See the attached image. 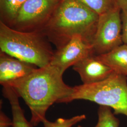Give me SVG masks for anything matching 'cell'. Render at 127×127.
<instances>
[{
    "instance_id": "1",
    "label": "cell",
    "mask_w": 127,
    "mask_h": 127,
    "mask_svg": "<svg viewBox=\"0 0 127 127\" xmlns=\"http://www.w3.org/2000/svg\"><path fill=\"white\" fill-rule=\"evenodd\" d=\"M63 74L58 68L49 64L38 67L27 76L7 84L29 108L30 122L32 127L46 119V114L52 104L63 103L73 93V87L64 82Z\"/></svg>"
},
{
    "instance_id": "2",
    "label": "cell",
    "mask_w": 127,
    "mask_h": 127,
    "mask_svg": "<svg viewBox=\"0 0 127 127\" xmlns=\"http://www.w3.org/2000/svg\"><path fill=\"white\" fill-rule=\"evenodd\" d=\"M99 15L78 0H60L42 32L57 49L75 35L91 44Z\"/></svg>"
},
{
    "instance_id": "3",
    "label": "cell",
    "mask_w": 127,
    "mask_h": 127,
    "mask_svg": "<svg viewBox=\"0 0 127 127\" xmlns=\"http://www.w3.org/2000/svg\"><path fill=\"white\" fill-rule=\"evenodd\" d=\"M41 32L16 30L0 22V49L14 58L42 68L49 65L54 52Z\"/></svg>"
},
{
    "instance_id": "4",
    "label": "cell",
    "mask_w": 127,
    "mask_h": 127,
    "mask_svg": "<svg viewBox=\"0 0 127 127\" xmlns=\"http://www.w3.org/2000/svg\"><path fill=\"white\" fill-rule=\"evenodd\" d=\"M76 100H88L108 106L115 115L127 117V78L114 71L103 81L73 87V93L63 103Z\"/></svg>"
},
{
    "instance_id": "5",
    "label": "cell",
    "mask_w": 127,
    "mask_h": 127,
    "mask_svg": "<svg viewBox=\"0 0 127 127\" xmlns=\"http://www.w3.org/2000/svg\"><path fill=\"white\" fill-rule=\"evenodd\" d=\"M121 10L116 7L99 16L91 43L94 55L107 53L123 44Z\"/></svg>"
},
{
    "instance_id": "6",
    "label": "cell",
    "mask_w": 127,
    "mask_h": 127,
    "mask_svg": "<svg viewBox=\"0 0 127 127\" xmlns=\"http://www.w3.org/2000/svg\"><path fill=\"white\" fill-rule=\"evenodd\" d=\"M60 0H27L11 27L25 32H41Z\"/></svg>"
},
{
    "instance_id": "7",
    "label": "cell",
    "mask_w": 127,
    "mask_h": 127,
    "mask_svg": "<svg viewBox=\"0 0 127 127\" xmlns=\"http://www.w3.org/2000/svg\"><path fill=\"white\" fill-rule=\"evenodd\" d=\"M93 55L92 45L81 35L77 34L54 52L50 64L64 73L69 67Z\"/></svg>"
},
{
    "instance_id": "8",
    "label": "cell",
    "mask_w": 127,
    "mask_h": 127,
    "mask_svg": "<svg viewBox=\"0 0 127 127\" xmlns=\"http://www.w3.org/2000/svg\"><path fill=\"white\" fill-rule=\"evenodd\" d=\"M73 70L81 77L83 84H90L103 81L110 77L114 70L91 55L83 59L73 66Z\"/></svg>"
},
{
    "instance_id": "9",
    "label": "cell",
    "mask_w": 127,
    "mask_h": 127,
    "mask_svg": "<svg viewBox=\"0 0 127 127\" xmlns=\"http://www.w3.org/2000/svg\"><path fill=\"white\" fill-rule=\"evenodd\" d=\"M38 67L0 52V84L2 86L26 77Z\"/></svg>"
},
{
    "instance_id": "10",
    "label": "cell",
    "mask_w": 127,
    "mask_h": 127,
    "mask_svg": "<svg viewBox=\"0 0 127 127\" xmlns=\"http://www.w3.org/2000/svg\"><path fill=\"white\" fill-rule=\"evenodd\" d=\"M95 56L114 71L127 78V44L123 43L107 53Z\"/></svg>"
},
{
    "instance_id": "11",
    "label": "cell",
    "mask_w": 127,
    "mask_h": 127,
    "mask_svg": "<svg viewBox=\"0 0 127 127\" xmlns=\"http://www.w3.org/2000/svg\"><path fill=\"white\" fill-rule=\"evenodd\" d=\"M2 94L7 99L11 108L12 127H33L26 118L23 109L19 102V97L11 87L6 86L2 88Z\"/></svg>"
},
{
    "instance_id": "12",
    "label": "cell",
    "mask_w": 127,
    "mask_h": 127,
    "mask_svg": "<svg viewBox=\"0 0 127 127\" xmlns=\"http://www.w3.org/2000/svg\"><path fill=\"white\" fill-rule=\"evenodd\" d=\"M27 0H0L1 21L11 27Z\"/></svg>"
},
{
    "instance_id": "13",
    "label": "cell",
    "mask_w": 127,
    "mask_h": 127,
    "mask_svg": "<svg viewBox=\"0 0 127 127\" xmlns=\"http://www.w3.org/2000/svg\"><path fill=\"white\" fill-rule=\"evenodd\" d=\"M98 121L94 127H119L120 121L115 116L112 109L100 105L97 111Z\"/></svg>"
},
{
    "instance_id": "14",
    "label": "cell",
    "mask_w": 127,
    "mask_h": 127,
    "mask_svg": "<svg viewBox=\"0 0 127 127\" xmlns=\"http://www.w3.org/2000/svg\"><path fill=\"white\" fill-rule=\"evenodd\" d=\"M99 16L118 7L116 0H78Z\"/></svg>"
},
{
    "instance_id": "15",
    "label": "cell",
    "mask_w": 127,
    "mask_h": 127,
    "mask_svg": "<svg viewBox=\"0 0 127 127\" xmlns=\"http://www.w3.org/2000/svg\"><path fill=\"white\" fill-rule=\"evenodd\" d=\"M86 118L85 114L76 115L68 119L59 118L55 122H50L45 119L42 123L44 127H72Z\"/></svg>"
},
{
    "instance_id": "16",
    "label": "cell",
    "mask_w": 127,
    "mask_h": 127,
    "mask_svg": "<svg viewBox=\"0 0 127 127\" xmlns=\"http://www.w3.org/2000/svg\"><path fill=\"white\" fill-rule=\"evenodd\" d=\"M122 39L123 43L127 44V9L122 10Z\"/></svg>"
},
{
    "instance_id": "17",
    "label": "cell",
    "mask_w": 127,
    "mask_h": 127,
    "mask_svg": "<svg viewBox=\"0 0 127 127\" xmlns=\"http://www.w3.org/2000/svg\"><path fill=\"white\" fill-rule=\"evenodd\" d=\"M10 126H12V121L0 110V127H10Z\"/></svg>"
},
{
    "instance_id": "18",
    "label": "cell",
    "mask_w": 127,
    "mask_h": 127,
    "mask_svg": "<svg viewBox=\"0 0 127 127\" xmlns=\"http://www.w3.org/2000/svg\"><path fill=\"white\" fill-rule=\"evenodd\" d=\"M118 7L121 10L127 9V0H116Z\"/></svg>"
},
{
    "instance_id": "19",
    "label": "cell",
    "mask_w": 127,
    "mask_h": 127,
    "mask_svg": "<svg viewBox=\"0 0 127 127\" xmlns=\"http://www.w3.org/2000/svg\"><path fill=\"white\" fill-rule=\"evenodd\" d=\"M82 127V126H80V125H79V126H78V127Z\"/></svg>"
}]
</instances>
